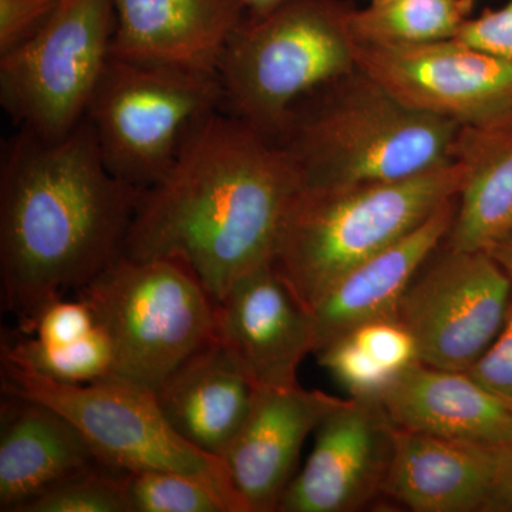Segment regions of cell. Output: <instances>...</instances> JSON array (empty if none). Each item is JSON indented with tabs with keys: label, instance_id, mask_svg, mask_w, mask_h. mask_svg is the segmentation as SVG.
<instances>
[{
	"label": "cell",
	"instance_id": "33",
	"mask_svg": "<svg viewBox=\"0 0 512 512\" xmlns=\"http://www.w3.org/2000/svg\"><path fill=\"white\" fill-rule=\"evenodd\" d=\"M370 3H382L386 2V0H369Z\"/></svg>",
	"mask_w": 512,
	"mask_h": 512
},
{
	"label": "cell",
	"instance_id": "20",
	"mask_svg": "<svg viewBox=\"0 0 512 512\" xmlns=\"http://www.w3.org/2000/svg\"><path fill=\"white\" fill-rule=\"evenodd\" d=\"M397 429L504 446L512 441V407L466 372L417 363L380 397Z\"/></svg>",
	"mask_w": 512,
	"mask_h": 512
},
{
	"label": "cell",
	"instance_id": "10",
	"mask_svg": "<svg viewBox=\"0 0 512 512\" xmlns=\"http://www.w3.org/2000/svg\"><path fill=\"white\" fill-rule=\"evenodd\" d=\"M511 296L510 276L487 251L443 242L404 292L396 319L423 365L467 372L503 328Z\"/></svg>",
	"mask_w": 512,
	"mask_h": 512
},
{
	"label": "cell",
	"instance_id": "28",
	"mask_svg": "<svg viewBox=\"0 0 512 512\" xmlns=\"http://www.w3.org/2000/svg\"><path fill=\"white\" fill-rule=\"evenodd\" d=\"M466 373L512 407V296L503 328Z\"/></svg>",
	"mask_w": 512,
	"mask_h": 512
},
{
	"label": "cell",
	"instance_id": "25",
	"mask_svg": "<svg viewBox=\"0 0 512 512\" xmlns=\"http://www.w3.org/2000/svg\"><path fill=\"white\" fill-rule=\"evenodd\" d=\"M127 477L119 468H92L37 495L19 512H131Z\"/></svg>",
	"mask_w": 512,
	"mask_h": 512
},
{
	"label": "cell",
	"instance_id": "34",
	"mask_svg": "<svg viewBox=\"0 0 512 512\" xmlns=\"http://www.w3.org/2000/svg\"><path fill=\"white\" fill-rule=\"evenodd\" d=\"M59 2H60V3H62V2H66V0H59Z\"/></svg>",
	"mask_w": 512,
	"mask_h": 512
},
{
	"label": "cell",
	"instance_id": "23",
	"mask_svg": "<svg viewBox=\"0 0 512 512\" xmlns=\"http://www.w3.org/2000/svg\"><path fill=\"white\" fill-rule=\"evenodd\" d=\"M2 357L59 383H92L114 373L113 346L99 325L84 338L63 345L36 338L5 340Z\"/></svg>",
	"mask_w": 512,
	"mask_h": 512
},
{
	"label": "cell",
	"instance_id": "3",
	"mask_svg": "<svg viewBox=\"0 0 512 512\" xmlns=\"http://www.w3.org/2000/svg\"><path fill=\"white\" fill-rule=\"evenodd\" d=\"M460 126L406 106L356 67L292 107L275 143L303 187L404 180L453 161Z\"/></svg>",
	"mask_w": 512,
	"mask_h": 512
},
{
	"label": "cell",
	"instance_id": "21",
	"mask_svg": "<svg viewBox=\"0 0 512 512\" xmlns=\"http://www.w3.org/2000/svg\"><path fill=\"white\" fill-rule=\"evenodd\" d=\"M453 160L466 167V181L444 244L487 251L512 235V116L460 127Z\"/></svg>",
	"mask_w": 512,
	"mask_h": 512
},
{
	"label": "cell",
	"instance_id": "7",
	"mask_svg": "<svg viewBox=\"0 0 512 512\" xmlns=\"http://www.w3.org/2000/svg\"><path fill=\"white\" fill-rule=\"evenodd\" d=\"M3 393L46 404L77 427L107 466L126 473L175 471L207 481L245 511L224 460L184 439L156 393L119 376L86 384L55 382L2 357Z\"/></svg>",
	"mask_w": 512,
	"mask_h": 512
},
{
	"label": "cell",
	"instance_id": "17",
	"mask_svg": "<svg viewBox=\"0 0 512 512\" xmlns=\"http://www.w3.org/2000/svg\"><path fill=\"white\" fill-rule=\"evenodd\" d=\"M500 447L396 427L383 498L414 512H484Z\"/></svg>",
	"mask_w": 512,
	"mask_h": 512
},
{
	"label": "cell",
	"instance_id": "30",
	"mask_svg": "<svg viewBox=\"0 0 512 512\" xmlns=\"http://www.w3.org/2000/svg\"><path fill=\"white\" fill-rule=\"evenodd\" d=\"M484 512H512V441L498 451L497 471Z\"/></svg>",
	"mask_w": 512,
	"mask_h": 512
},
{
	"label": "cell",
	"instance_id": "26",
	"mask_svg": "<svg viewBox=\"0 0 512 512\" xmlns=\"http://www.w3.org/2000/svg\"><path fill=\"white\" fill-rule=\"evenodd\" d=\"M96 326V319L87 303L79 298L77 301H63L59 296L42 306L22 328L26 333H35L40 342L63 345L84 338Z\"/></svg>",
	"mask_w": 512,
	"mask_h": 512
},
{
	"label": "cell",
	"instance_id": "24",
	"mask_svg": "<svg viewBox=\"0 0 512 512\" xmlns=\"http://www.w3.org/2000/svg\"><path fill=\"white\" fill-rule=\"evenodd\" d=\"M131 512H237L207 481L175 471L128 473Z\"/></svg>",
	"mask_w": 512,
	"mask_h": 512
},
{
	"label": "cell",
	"instance_id": "6",
	"mask_svg": "<svg viewBox=\"0 0 512 512\" xmlns=\"http://www.w3.org/2000/svg\"><path fill=\"white\" fill-rule=\"evenodd\" d=\"M77 291L109 336L113 375L154 393L217 335V303L180 262L120 255Z\"/></svg>",
	"mask_w": 512,
	"mask_h": 512
},
{
	"label": "cell",
	"instance_id": "9",
	"mask_svg": "<svg viewBox=\"0 0 512 512\" xmlns=\"http://www.w3.org/2000/svg\"><path fill=\"white\" fill-rule=\"evenodd\" d=\"M114 28L113 0H66L0 55V103L19 128L56 141L83 123L109 63Z\"/></svg>",
	"mask_w": 512,
	"mask_h": 512
},
{
	"label": "cell",
	"instance_id": "32",
	"mask_svg": "<svg viewBox=\"0 0 512 512\" xmlns=\"http://www.w3.org/2000/svg\"><path fill=\"white\" fill-rule=\"evenodd\" d=\"M241 2L247 8L248 16H262L286 0H241Z\"/></svg>",
	"mask_w": 512,
	"mask_h": 512
},
{
	"label": "cell",
	"instance_id": "4",
	"mask_svg": "<svg viewBox=\"0 0 512 512\" xmlns=\"http://www.w3.org/2000/svg\"><path fill=\"white\" fill-rule=\"evenodd\" d=\"M464 181L466 167L453 160L404 180L302 187L272 264L311 311L340 276L419 227Z\"/></svg>",
	"mask_w": 512,
	"mask_h": 512
},
{
	"label": "cell",
	"instance_id": "1",
	"mask_svg": "<svg viewBox=\"0 0 512 512\" xmlns=\"http://www.w3.org/2000/svg\"><path fill=\"white\" fill-rule=\"evenodd\" d=\"M302 187L284 148L228 111H212L141 192L123 255L180 262L220 303L239 278L274 259Z\"/></svg>",
	"mask_w": 512,
	"mask_h": 512
},
{
	"label": "cell",
	"instance_id": "14",
	"mask_svg": "<svg viewBox=\"0 0 512 512\" xmlns=\"http://www.w3.org/2000/svg\"><path fill=\"white\" fill-rule=\"evenodd\" d=\"M346 399L322 390L259 387L222 460L247 512L279 511L309 434Z\"/></svg>",
	"mask_w": 512,
	"mask_h": 512
},
{
	"label": "cell",
	"instance_id": "22",
	"mask_svg": "<svg viewBox=\"0 0 512 512\" xmlns=\"http://www.w3.org/2000/svg\"><path fill=\"white\" fill-rule=\"evenodd\" d=\"M477 0H386L353 8L349 28L356 43L419 45L454 39L473 16Z\"/></svg>",
	"mask_w": 512,
	"mask_h": 512
},
{
	"label": "cell",
	"instance_id": "2",
	"mask_svg": "<svg viewBox=\"0 0 512 512\" xmlns=\"http://www.w3.org/2000/svg\"><path fill=\"white\" fill-rule=\"evenodd\" d=\"M141 192L110 173L86 119L56 141L19 128L0 171V279L20 326L123 255Z\"/></svg>",
	"mask_w": 512,
	"mask_h": 512
},
{
	"label": "cell",
	"instance_id": "12",
	"mask_svg": "<svg viewBox=\"0 0 512 512\" xmlns=\"http://www.w3.org/2000/svg\"><path fill=\"white\" fill-rule=\"evenodd\" d=\"M396 426L380 400L349 397L316 429L315 447L278 512H355L383 498Z\"/></svg>",
	"mask_w": 512,
	"mask_h": 512
},
{
	"label": "cell",
	"instance_id": "29",
	"mask_svg": "<svg viewBox=\"0 0 512 512\" xmlns=\"http://www.w3.org/2000/svg\"><path fill=\"white\" fill-rule=\"evenodd\" d=\"M59 0H0V55L32 36Z\"/></svg>",
	"mask_w": 512,
	"mask_h": 512
},
{
	"label": "cell",
	"instance_id": "27",
	"mask_svg": "<svg viewBox=\"0 0 512 512\" xmlns=\"http://www.w3.org/2000/svg\"><path fill=\"white\" fill-rule=\"evenodd\" d=\"M454 39L497 57L512 67V0L498 9H485L463 23Z\"/></svg>",
	"mask_w": 512,
	"mask_h": 512
},
{
	"label": "cell",
	"instance_id": "18",
	"mask_svg": "<svg viewBox=\"0 0 512 512\" xmlns=\"http://www.w3.org/2000/svg\"><path fill=\"white\" fill-rule=\"evenodd\" d=\"M6 399L0 424V511L19 512L57 484L107 466L77 427L52 407L16 394Z\"/></svg>",
	"mask_w": 512,
	"mask_h": 512
},
{
	"label": "cell",
	"instance_id": "11",
	"mask_svg": "<svg viewBox=\"0 0 512 512\" xmlns=\"http://www.w3.org/2000/svg\"><path fill=\"white\" fill-rule=\"evenodd\" d=\"M356 64L406 106L460 127L512 116V67L460 40L356 43Z\"/></svg>",
	"mask_w": 512,
	"mask_h": 512
},
{
	"label": "cell",
	"instance_id": "13",
	"mask_svg": "<svg viewBox=\"0 0 512 512\" xmlns=\"http://www.w3.org/2000/svg\"><path fill=\"white\" fill-rule=\"evenodd\" d=\"M220 339L258 387L298 386V369L315 352V322L274 264L252 269L217 303Z\"/></svg>",
	"mask_w": 512,
	"mask_h": 512
},
{
	"label": "cell",
	"instance_id": "15",
	"mask_svg": "<svg viewBox=\"0 0 512 512\" xmlns=\"http://www.w3.org/2000/svg\"><path fill=\"white\" fill-rule=\"evenodd\" d=\"M111 56L217 74L247 19L241 0H113Z\"/></svg>",
	"mask_w": 512,
	"mask_h": 512
},
{
	"label": "cell",
	"instance_id": "8",
	"mask_svg": "<svg viewBox=\"0 0 512 512\" xmlns=\"http://www.w3.org/2000/svg\"><path fill=\"white\" fill-rule=\"evenodd\" d=\"M224 109L218 74L110 56L87 110L110 173L147 190L197 121Z\"/></svg>",
	"mask_w": 512,
	"mask_h": 512
},
{
	"label": "cell",
	"instance_id": "16",
	"mask_svg": "<svg viewBox=\"0 0 512 512\" xmlns=\"http://www.w3.org/2000/svg\"><path fill=\"white\" fill-rule=\"evenodd\" d=\"M457 197L441 205L399 241L353 266L326 289L311 309L315 355L363 323L396 318L414 276L446 241L456 217Z\"/></svg>",
	"mask_w": 512,
	"mask_h": 512
},
{
	"label": "cell",
	"instance_id": "19",
	"mask_svg": "<svg viewBox=\"0 0 512 512\" xmlns=\"http://www.w3.org/2000/svg\"><path fill=\"white\" fill-rule=\"evenodd\" d=\"M258 389L215 336L165 379L156 396L164 416L185 440L222 458L247 420Z\"/></svg>",
	"mask_w": 512,
	"mask_h": 512
},
{
	"label": "cell",
	"instance_id": "5",
	"mask_svg": "<svg viewBox=\"0 0 512 512\" xmlns=\"http://www.w3.org/2000/svg\"><path fill=\"white\" fill-rule=\"evenodd\" d=\"M348 0H286L247 16L218 64L224 110L274 140L303 97L356 69Z\"/></svg>",
	"mask_w": 512,
	"mask_h": 512
},
{
	"label": "cell",
	"instance_id": "31",
	"mask_svg": "<svg viewBox=\"0 0 512 512\" xmlns=\"http://www.w3.org/2000/svg\"><path fill=\"white\" fill-rule=\"evenodd\" d=\"M487 252L493 256L497 264L504 269L505 274L510 276L512 281V235L487 249Z\"/></svg>",
	"mask_w": 512,
	"mask_h": 512
}]
</instances>
